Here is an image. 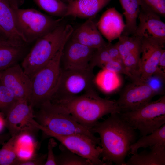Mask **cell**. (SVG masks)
<instances>
[{
	"instance_id": "cell-34",
	"label": "cell",
	"mask_w": 165,
	"mask_h": 165,
	"mask_svg": "<svg viewBox=\"0 0 165 165\" xmlns=\"http://www.w3.org/2000/svg\"><path fill=\"white\" fill-rule=\"evenodd\" d=\"M47 154H42L27 159H23L18 157L14 165H42L46 162Z\"/></svg>"
},
{
	"instance_id": "cell-28",
	"label": "cell",
	"mask_w": 165,
	"mask_h": 165,
	"mask_svg": "<svg viewBox=\"0 0 165 165\" xmlns=\"http://www.w3.org/2000/svg\"><path fill=\"white\" fill-rule=\"evenodd\" d=\"M99 74L97 82L99 86L106 93H110L118 88L120 82L118 74L103 69Z\"/></svg>"
},
{
	"instance_id": "cell-31",
	"label": "cell",
	"mask_w": 165,
	"mask_h": 165,
	"mask_svg": "<svg viewBox=\"0 0 165 165\" xmlns=\"http://www.w3.org/2000/svg\"><path fill=\"white\" fill-rule=\"evenodd\" d=\"M165 72L158 68L156 71L145 82L156 95H164Z\"/></svg>"
},
{
	"instance_id": "cell-40",
	"label": "cell",
	"mask_w": 165,
	"mask_h": 165,
	"mask_svg": "<svg viewBox=\"0 0 165 165\" xmlns=\"http://www.w3.org/2000/svg\"><path fill=\"white\" fill-rule=\"evenodd\" d=\"M7 38L3 34L0 29V40Z\"/></svg>"
},
{
	"instance_id": "cell-41",
	"label": "cell",
	"mask_w": 165,
	"mask_h": 165,
	"mask_svg": "<svg viewBox=\"0 0 165 165\" xmlns=\"http://www.w3.org/2000/svg\"><path fill=\"white\" fill-rule=\"evenodd\" d=\"M62 0V1H63V0ZM63 0L66 1H67L68 2L69 0Z\"/></svg>"
},
{
	"instance_id": "cell-7",
	"label": "cell",
	"mask_w": 165,
	"mask_h": 165,
	"mask_svg": "<svg viewBox=\"0 0 165 165\" xmlns=\"http://www.w3.org/2000/svg\"><path fill=\"white\" fill-rule=\"evenodd\" d=\"M13 9L18 28L28 44L53 30L63 18H53L34 9Z\"/></svg>"
},
{
	"instance_id": "cell-6",
	"label": "cell",
	"mask_w": 165,
	"mask_h": 165,
	"mask_svg": "<svg viewBox=\"0 0 165 165\" xmlns=\"http://www.w3.org/2000/svg\"><path fill=\"white\" fill-rule=\"evenodd\" d=\"M140 136L148 134L165 124V95L134 110L120 113Z\"/></svg>"
},
{
	"instance_id": "cell-4",
	"label": "cell",
	"mask_w": 165,
	"mask_h": 165,
	"mask_svg": "<svg viewBox=\"0 0 165 165\" xmlns=\"http://www.w3.org/2000/svg\"><path fill=\"white\" fill-rule=\"evenodd\" d=\"M34 114L36 121L41 126L60 135L78 134L86 136L101 146L99 137L90 130L79 123L69 113L61 107L47 101Z\"/></svg>"
},
{
	"instance_id": "cell-24",
	"label": "cell",
	"mask_w": 165,
	"mask_h": 165,
	"mask_svg": "<svg viewBox=\"0 0 165 165\" xmlns=\"http://www.w3.org/2000/svg\"><path fill=\"white\" fill-rule=\"evenodd\" d=\"M116 44L121 59L136 53H141L142 38L135 34L130 35L121 34Z\"/></svg>"
},
{
	"instance_id": "cell-18",
	"label": "cell",
	"mask_w": 165,
	"mask_h": 165,
	"mask_svg": "<svg viewBox=\"0 0 165 165\" xmlns=\"http://www.w3.org/2000/svg\"><path fill=\"white\" fill-rule=\"evenodd\" d=\"M28 44L6 38L0 40V72L14 65L26 55Z\"/></svg>"
},
{
	"instance_id": "cell-10",
	"label": "cell",
	"mask_w": 165,
	"mask_h": 165,
	"mask_svg": "<svg viewBox=\"0 0 165 165\" xmlns=\"http://www.w3.org/2000/svg\"><path fill=\"white\" fill-rule=\"evenodd\" d=\"M5 125L11 136L33 135L39 130L37 127L33 108L25 100H17L6 116Z\"/></svg>"
},
{
	"instance_id": "cell-15",
	"label": "cell",
	"mask_w": 165,
	"mask_h": 165,
	"mask_svg": "<svg viewBox=\"0 0 165 165\" xmlns=\"http://www.w3.org/2000/svg\"><path fill=\"white\" fill-rule=\"evenodd\" d=\"M164 46L142 38L141 47L140 82H145L156 71Z\"/></svg>"
},
{
	"instance_id": "cell-5",
	"label": "cell",
	"mask_w": 165,
	"mask_h": 165,
	"mask_svg": "<svg viewBox=\"0 0 165 165\" xmlns=\"http://www.w3.org/2000/svg\"><path fill=\"white\" fill-rule=\"evenodd\" d=\"M64 46L30 78L31 91L28 103L33 108L50 101L55 92L61 73L60 60Z\"/></svg>"
},
{
	"instance_id": "cell-3",
	"label": "cell",
	"mask_w": 165,
	"mask_h": 165,
	"mask_svg": "<svg viewBox=\"0 0 165 165\" xmlns=\"http://www.w3.org/2000/svg\"><path fill=\"white\" fill-rule=\"evenodd\" d=\"M73 31L71 25L61 23L36 40L23 59L21 64L30 78L47 64L64 46Z\"/></svg>"
},
{
	"instance_id": "cell-17",
	"label": "cell",
	"mask_w": 165,
	"mask_h": 165,
	"mask_svg": "<svg viewBox=\"0 0 165 165\" xmlns=\"http://www.w3.org/2000/svg\"><path fill=\"white\" fill-rule=\"evenodd\" d=\"M93 18L88 19L74 30L70 38L83 45L97 49L105 45L107 42L103 38Z\"/></svg>"
},
{
	"instance_id": "cell-8",
	"label": "cell",
	"mask_w": 165,
	"mask_h": 165,
	"mask_svg": "<svg viewBox=\"0 0 165 165\" xmlns=\"http://www.w3.org/2000/svg\"><path fill=\"white\" fill-rule=\"evenodd\" d=\"M93 69L61 70L59 82L51 101L70 99L94 89Z\"/></svg>"
},
{
	"instance_id": "cell-25",
	"label": "cell",
	"mask_w": 165,
	"mask_h": 165,
	"mask_svg": "<svg viewBox=\"0 0 165 165\" xmlns=\"http://www.w3.org/2000/svg\"><path fill=\"white\" fill-rule=\"evenodd\" d=\"M20 136H11L0 149V165H14L17 158Z\"/></svg>"
},
{
	"instance_id": "cell-13",
	"label": "cell",
	"mask_w": 165,
	"mask_h": 165,
	"mask_svg": "<svg viewBox=\"0 0 165 165\" xmlns=\"http://www.w3.org/2000/svg\"><path fill=\"white\" fill-rule=\"evenodd\" d=\"M0 72V81L13 92L16 100L28 102L31 91V80L21 65L17 64Z\"/></svg>"
},
{
	"instance_id": "cell-1",
	"label": "cell",
	"mask_w": 165,
	"mask_h": 165,
	"mask_svg": "<svg viewBox=\"0 0 165 165\" xmlns=\"http://www.w3.org/2000/svg\"><path fill=\"white\" fill-rule=\"evenodd\" d=\"M90 130L99 135L102 160L108 165L114 163L124 165L130 146L135 141L137 133L120 113L110 114L106 119L98 122Z\"/></svg>"
},
{
	"instance_id": "cell-39",
	"label": "cell",
	"mask_w": 165,
	"mask_h": 165,
	"mask_svg": "<svg viewBox=\"0 0 165 165\" xmlns=\"http://www.w3.org/2000/svg\"><path fill=\"white\" fill-rule=\"evenodd\" d=\"M3 115L0 112V132H1L3 128L5 127V119H4L3 117L2 116Z\"/></svg>"
},
{
	"instance_id": "cell-32",
	"label": "cell",
	"mask_w": 165,
	"mask_h": 165,
	"mask_svg": "<svg viewBox=\"0 0 165 165\" xmlns=\"http://www.w3.org/2000/svg\"><path fill=\"white\" fill-rule=\"evenodd\" d=\"M140 8L165 16V0H138Z\"/></svg>"
},
{
	"instance_id": "cell-11",
	"label": "cell",
	"mask_w": 165,
	"mask_h": 165,
	"mask_svg": "<svg viewBox=\"0 0 165 165\" xmlns=\"http://www.w3.org/2000/svg\"><path fill=\"white\" fill-rule=\"evenodd\" d=\"M156 95L145 82H134L120 92L116 101L120 113L137 109L151 101Z\"/></svg>"
},
{
	"instance_id": "cell-20",
	"label": "cell",
	"mask_w": 165,
	"mask_h": 165,
	"mask_svg": "<svg viewBox=\"0 0 165 165\" xmlns=\"http://www.w3.org/2000/svg\"><path fill=\"white\" fill-rule=\"evenodd\" d=\"M0 29L7 38L28 44L18 28L13 9L8 0H0Z\"/></svg>"
},
{
	"instance_id": "cell-23",
	"label": "cell",
	"mask_w": 165,
	"mask_h": 165,
	"mask_svg": "<svg viewBox=\"0 0 165 165\" xmlns=\"http://www.w3.org/2000/svg\"><path fill=\"white\" fill-rule=\"evenodd\" d=\"M157 145H165V124L151 133L141 136L131 145L130 153L135 154L140 148H150Z\"/></svg>"
},
{
	"instance_id": "cell-27",
	"label": "cell",
	"mask_w": 165,
	"mask_h": 165,
	"mask_svg": "<svg viewBox=\"0 0 165 165\" xmlns=\"http://www.w3.org/2000/svg\"><path fill=\"white\" fill-rule=\"evenodd\" d=\"M42 10L53 16L63 18L67 5L61 0H33Z\"/></svg>"
},
{
	"instance_id": "cell-33",
	"label": "cell",
	"mask_w": 165,
	"mask_h": 165,
	"mask_svg": "<svg viewBox=\"0 0 165 165\" xmlns=\"http://www.w3.org/2000/svg\"><path fill=\"white\" fill-rule=\"evenodd\" d=\"M103 69L118 75H125L131 80V76L127 71L122 61L112 60L106 63Z\"/></svg>"
},
{
	"instance_id": "cell-36",
	"label": "cell",
	"mask_w": 165,
	"mask_h": 165,
	"mask_svg": "<svg viewBox=\"0 0 165 165\" xmlns=\"http://www.w3.org/2000/svg\"><path fill=\"white\" fill-rule=\"evenodd\" d=\"M158 67L160 69L165 71V50L163 51L160 59Z\"/></svg>"
},
{
	"instance_id": "cell-14",
	"label": "cell",
	"mask_w": 165,
	"mask_h": 165,
	"mask_svg": "<svg viewBox=\"0 0 165 165\" xmlns=\"http://www.w3.org/2000/svg\"><path fill=\"white\" fill-rule=\"evenodd\" d=\"M160 17L154 12L140 8L139 23L134 34L165 46V23Z\"/></svg>"
},
{
	"instance_id": "cell-19",
	"label": "cell",
	"mask_w": 165,
	"mask_h": 165,
	"mask_svg": "<svg viewBox=\"0 0 165 165\" xmlns=\"http://www.w3.org/2000/svg\"><path fill=\"white\" fill-rule=\"evenodd\" d=\"M112 0H70L67 4L65 17L93 18Z\"/></svg>"
},
{
	"instance_id": "cell-26",
	"label": "cell",
	"mask_w": 165,
	"mask_h": 165,
	"mask_svg": "<svg viewBox=\"0 0 165 165\" xmlns=\"http://www.w3.org/2000/svg\"><path fill=\"white\" fill-rule=\"evenodd\" d=\"M59 148L61 152L55 156L57 165H93L90 160L73 152L61 144Z\"/></svg>"
},
{
	"instance_id": "cell-30",
	"label": "cell",
	"mask_w": 165,
	"mask_h": 165,
	"mask_svg": "<svg viewBox=\"0 0 165 165\" xmlns=\"http://www.w3.org/2000/svg\"><path fill=\"white\" fill-rule=\"evenodd\" d=\"M108 43L96 49L90 61L89 67L93 69L95 67L103 68L105 65L112 60L108 49Z\"/></svg>"
},
{
	"instance_id": "cell-21",
	"label": "cell",
	"mask_w": 165,
	"mask_h": 165,
	"mask_svg": "<svg viewBox=\"0 0 165 165\" xmlns=\"http://www.w3.org/2000/svg\"><path fill=\"white\" fill-rule=\"evenodd\" d=\"M132 154L124 165H165V145H157Z\"/></svg>"
},
{
	"instance_id": "cell-29",
	"label": "cell",
	"mask_w": 165,
	"mask_h": 165,
	"mask_svg": "<svg viewBox=\"0 0 165 165\" xmlns=\"http://www.w3.org/2000/svg\"><path fill=\"white\" fill-rule=\"evenodd\" d=\"M17 101L13 92L0 81V112L6 116Z\"/></svg>"
},
{
	"instance_id": "cell-35",
	"label": "cell",
	"mask_w": 165,
	"mask_h": 165,
	"mask_svg": "<svg viewBox=\"0 0 165 165\" xmlns=\"http://www.w3.org/2000/svg\"><path fill=\"white\" fill-rule=\"evenodd\" d=\"M57 145V144L54 139L52 138L50 139L48 143L47 158L44 165H57L53 149Z\"/></svg>"
},
{
	"instance_id": "cell-38",
	"label": "cell",
	"mask_w": 165,
	"mask_h": 165,
	"mask_svg": "<svg viewBox=\"0 0 165 165\" xmlns=\"http://www.w3.org/2000/svg\"><path fill=\"white\" fill-rule=\"evenodd\" d=\"M8 1L13 9H16L19 8L18 0H8Z\"/></svg>"
},
{
	"instance_id": "cell-22",
	"label": "cell",
	"mask_w": 165,
	"mask_h": 165,
	"mask_svg": "<svg viewBox=\"0 0 165 165\" xmlns=\"http://www.w3.org/2000/svg\"><path fill=\"white\" fill-rule=\"evenodd\" d=\"M123 10L126 22L122 34L130 35L135 34L140 6L138 0H119Z\"/></svg>"
},
{
	"instance_id": "cell-42",
	"label": "cell",
	"mask_w": 165,
	"mask_h": 165,
	"mask_svg": "<svg viewBox=\"0 0 165 165\" xmlns=\"http://www.w3.org/2000/svg\"></svg>"
},
{
	"instance_id": "cell-2",
	"label": "cell",
	"mask_w": 165,
	"mask_h": 165,
	"mask_svg": "<svg viewBox=\"0 0 165 165\" xmlns=\"http://www.w3.org/2000/svg\"><path fill=\"white\" fill-rule=\"evenodd\" d=\"M51 102L63 108L78 122L90 130L104 116L121 112L116 101L101 97L94 89L70 99Z\"/></svg>"
},
{
	"instance_id": "cell-12",
	"label": "cell",
	"mask_w": 165,
	"mask_h": 165,
	"mask_svg": "<svg viewBox=\"0 0 165 165\" xmlns=\"http://www.w3.org/2000/svg\"><path fill=\"white\" fill-rule=\"evenodd\" d=\"M96 49L83 45L70 38L62 51L60 60L61 70L90 68V61Z\"/></svg>"
},
{
	"instance_id": "cell-37",
	"label": "cell",
	"mask_w": 165,
	"mask_h": 165,
	"mask_svg": "<svg viewBox=\"0 0 165 165\" xmlns=\"http://www.w3.org/2000/svg\"><path fill=\"white\" fill-rule=\"evenodd\" d=\"M10 135L9 134L0 135V145H2L9 138Z\"/></svg>"
},
{
	"instance_id": "cell-9",
	"label": "cell",
	"mask_w": 165,
	"mask_h": 165,
	"mask_svg": "<svg viewBox=\"0 0 165 165\" xmlns=\"http://www.w3.org/2000/svg\"><path fill=\"white\" fill-rule=\"evenodd\" d=\"M38 127L45 135L55 138L71 152L90 160L93 165H108L100 159L102 151L101 147L97 146V145L88 137L78 134L59 135L39 124Z\"/></svg>"
},
{
	"instance_id": "cell-16",
	"label": "cell",
	"mask_w": 165,
	"mask_h": 165,
	"mask_svg": "<svg viewBox=\"0 0 165 165\" xmlns=\"http://www.w3.org/2000/svg\"><path fill=\"white\" fill-rule=\"evenodd\" d=\"M96 25L102 35L109 42H112L118 38L125 27L123 16L115 7L107 9L102 14Z\"/></svg>"
}]
</instances>
